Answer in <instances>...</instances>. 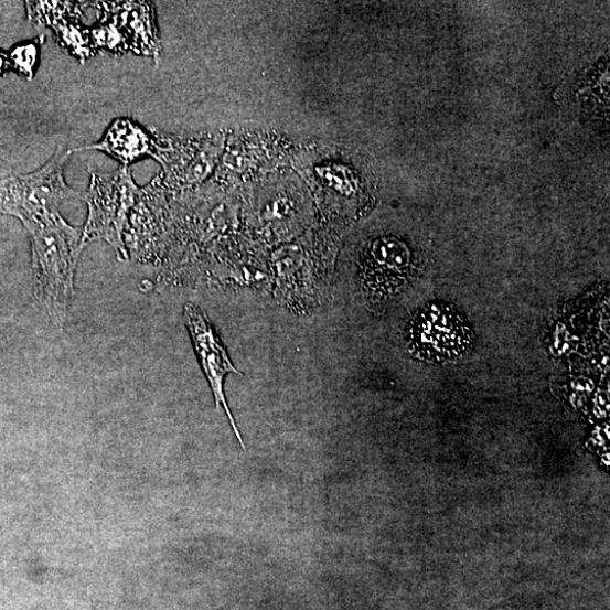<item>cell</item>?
<instances>
[{
	"label": "cell",
	"instance_id": "1",
	"mask_svg": "<svg viewBox=\"0 0 610 610\" xmlns=\"http://www.w3.org/2000/svg\"><path fill=\"white\" fill-rule=\"evenodd\" d=\"M32 237L34 297L57 325H63L74 290L78 257L84 249L83 229L61 213L26 226Z\"/></svg>",
	"mask_w": 610,
	"mask_h": 610
},
{
	"label": "cell",
	"instance_id": "2",
	"mask_svg": "<svg viewBox=\"0 0 610 610\" xmlns=\"http://www.w3.org/2000/svg\"><path fill=\"white\" fill-rule=\"evenodd\" d=\"M72 153L60 149L38 171L0 182V213L14 215L29 226L60 213L63 202L84 200L65 182L64 167Z\"/></svg>",
	"mask_w": 610,
	"mask_h": 610
},
{
	"label": "cell",
	"instance_id": "3",
	"mask_svg": "<svg viewBox=\"0 0 610 610\" xmlns=\"http://www.w3.org/2000/svg\"><path fill=\"white\" fill-rule=\"evenodd\" d=\"M139 194L128 167L110 174L92 173L88 192L84 196L88 217L83 228V246L101 239L116 250L118 258L127 259L122 233Z\"/></svg>",
	"mask_w": 610,
	"mask_h": 610
},
{
	"label": "cell",
	"instance_id": "4",
	"mask_svg": "<svg viewBox=\"0 0 610 610\" xmlns=\"http://www.w3.org/2000/svg\"><path fill=\"white\" fill-rule=\"evenodd\" d=\"M184 321L192 336L196 353L200 357L206 378L212 388L216 408L222 406L229 420V425L234 435L238 438L240 445L245 449L243 436L236 425V420L227 405L223 382L227 373H237L242 375L232 362L217 338L211 321L207 315L196 306L186 303L183 311Z\"/></svg>",
	"mask_w": 610,
	"mask_h": 610
},
{
	"label": "cell",
	"instance_id": "5",
	"mask_svg": "<svg viewBox=\"0 0 610 610\" xmlns=\"http://www.w3.org/2000/svg\"><path fill=\"white\" fill-rule=\"evenodd\" d=\"M428 314L419 317V324L416 327L417 347L428 351V355L435 360H446L462 353L469 344V335L462 320L448 309L427 311Z\"/></svg>",
	"mask_w": 610,
	"mask_h": 610
},
{
	"label": "cell",
	"instance_id": "6",
	"mask_svg": "<svg viewBox=\"0 0 610 610\" xmlns=\"http://www.w3.org/2000/svg\"><path fill=\"white\" fill-rule=\"evenodd\" d=\"M152 147L150 135L142 127L121 118L111 124L100 142L79 151H103L121 162L122 167H128L136 160L152 154Z\"/></svg>",
	"mask_w": 610,
	"mask_h": 610
},
{
	"label": "cell",
	"instance_id": "7",
	"mask_svg": "<svg viewBox=\"0 0 610 610\" xmlns=\"http://www.w3.org/2000/svg\"><path fill=\"white\" fill-rule=\"evenodd\" d=\"M38 49L34 43H26L17 46L11 54V62L15 69L22 75L31 78L33 76V67L36 63Z\"/></svg>",
	"mask_w": 610,
	"mask_h": 610
},
{
	"label": "cell",
	"instance_id": "8",
	"mask_svg": "<svg viewBox=\"0 0 610 610\" xmlns=\"http://www.w3.org/2000/svg\"><path fill=\"white\" fill-rule=\"evenodd\" d=\"M321 178L330 183L335 190L340 192H346L351 190L352 179H350V173L342 169L336 168H325L320 170Z\"/></svg>",
	"mask_w": 610,
	"mask_h": 610
},
{
	"label": "cell",
	"instance_id": "9",
	"mask_svg": "<svg viewBox=\"0 0 610 610\" xmlns=\"http://www.w3.org/2000/svg\"><path fill=\"white\" fill-rule=\"evenodd\" d=\"M8 66H9L8 56L4 53L0 52V74H2Z\"/></svg>",
	"mask_w": 610,
	"mask_h": 610
}]
</instances>
